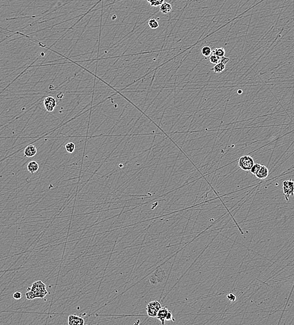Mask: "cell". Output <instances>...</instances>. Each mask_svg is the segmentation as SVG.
<instances>
[{"mask_svg":"<svg viewBox=\"0 0 294 325\" xmlns=\"http://www.w3.org/2000/svg\"><path fill=\"white\" fill-rule=\"evenodd\" d=\"M28 290L32 291L35 294L36 298H43L48 293L46 290L45 284L41 281H38L37 282L34 283L32 286L28 288Z\"/></svg>","mask_w":294,"mask_h":325,"instance_id":"1","label":"cell"},{"mask_svg":"<svg viewBox=\"0 0 294 325\" xmlns=\"http://www.w3.org/2000/svg\"><path fill=\"white\" fill-rule=\"evenodd\" d=\"M254 164L253 158L249 155H244L240 157L238 161V165L244 171H250Z\"/></svg>","mask_w":294,"mask_h":325,"instance_id":"2","label":"cell"},{"mask_svg":"<svg viewBox=\"0 0 294 325\" xmlns=\"http://www.w3.org/2000/svg\"><path fill=\"white\" fill-rule=\"evenodd\" d=\"M161 307L162 306L160 302L157 300L152 301V302L148 303L146 307L147 315L149 317H152V318L156 317L159 310Z\"/></svg>","mask_w":294,"mask_h":325,"instance_id":"3","label":"cell"},{"mask_svg":"<svg viewBox=\"0 0 294 325\" xmlns=\"http://www.w3.org/2000/svg\"><path fill=\"white\" fill-rule=\"evenodd\" d=\"M283 191L285 198L288 201L290 196H293L294 193V182L291 180L283 182Z\"/></svg>","mask_w":294,"mask_h":325,"instance_id":"4","label":"cell"},{"mask_svg":"<svg viewBox=\"0 0 294 325\" xmlns=\"http://www.w3.org/2000/svg\"><path fill=\"white\" fill-rule=\"evenodd\" d=\"M45 109L48 112H52L57 106V101L52 96H48L45 98L43 101Z\"/></svg>","mask_w":294,"mask_h":325,"instance_id":"5","label":"cell"},{"mask_svg":"<svg viewBox=\"0 0 294 325\" xmlns=\"http://www.w3.org/2000/svg\"><path fill=\"white\" fill-rule=\"evenodd\" d=\"M165 277V273L164 270H157L154 275L151 277L150 281L152 284H156L158 283H160L164 280Z\"/></svg>","mask_w":294,"mask_h":325,"instance_id":"6","label":"cell"},{"mask_svg":"<svg viewBox=\"0 0 294 325\" xmlns=\"http://www.w3.org/2000/svg\"><path fill=\"white\" fill-rule=\"evenodd\" d=\"M68 323L69 325H83L85 320L80 316L75 315H71L68 316Z\"/></svg>","mask_w":294,"mask_h":325,"instance_id":"7","label":"cell"},{"mask_svg":"<svg viewBox=\"0 0 294 325\" xmlns=\"http://www.w3.org/2000/svg\"><path fill=\"white\" fill-rule=\"evenodd\" d=\"M168 310L166 307H161L160 310H159L156 318L160 321L161 324H165V321H166V317L167 316Z\"/></svg>","mask_w":294,"mask_h":325,"instance_id":"8","label":"cell"},{"mask_svg":"<svg viewBox=\"0 0 294 325\" xmlns=\"http://www.w3.org/2000/svg\"><path fill=\"white\" fill-rule=\"evenodd\" d=\"M260 180L265 179L268 176V169L264 165H261L259 171L255 175Z\"/></svg>","mask_w":294,"mask_h":325,"instance_id":"9","label":"cell"},{"mask_svg":"<svg viewBox=\"0 0 294 325\" xmlns=\"http://www.w3.org/2000/svg\"><path fill=\"white\" fill-rule=\"evenodd\" d=\"M37 153V148L33 145H30L25 148L24 150V154L25 156L28 158L33 157L36 155V154Z\"/></svg>","mask_w":294,"mask_h":325,"instance_id":"10","label":"cell"},{"mask_svg":"<svg viewBox=\"0 0 294 325\" xmlns=\"http://www.w3.org/2000/svg\"><path fill=\"white\" fill-rule=\"evenodd\" d=\"M27 169L28 171L31 174H33L35 172H37L39 169V165L37 161H30L27 165Z\"/></svg>","mask_w":294,"mask_h":325,"instance_id":"11","label":"cell"},{"mask_svg":"<svg viewBox=\"0 0 294 325\" xmlns=\"http://www.w3.org/2000/svg\"><path fill=\"white\" fill-rule=\"evenodd\" d=\"M172 6L167 2H164L160 5V11L161 12V13L164 14L169 13V12L172 11Z\"/></svg>","mask_w":294,"mask_h":325,"instance_id":"12","label":"cell"},{"mask_svg":"<svg viewBox=\"0 0 294 325\" xmlns=\"http://www.w3.org/2000/svg\"><path fill=\"white\" fill-rule=\"evenodd\" d=\"M225 69V65L223 64V63H217V65H215V66H213V68H212V70L214 71L215 73H221L222 71H224Z\"/></svg>","mask_w":294,"mask_h":325,"instance_id":"13","label":"cell"},{"mask_svg":"<svg viewBox=\"0 0 294 325\" xmlns=\"http://www.w3.org/2000/svg\"><path fill=\"white\" fill-rule=\"evenodd\" d=\"M212 54L216 55L217 56L219 57L220 58L224 57L225 54V49L223 48H215L212 50Z\"/></svg>","mask_w":294,"mask_h":325,"instance_id":"14","label":"cell"},{"mask_svg":"<svg viewBox=\"0 0 294 325\" xmlns=\"http://www.w3.org/2000/svg\"><path fill=\"white\" fill-rule=\"evenodd\" d=\"M201 52L205 57H208L212 54V50L208 46H205L202 48Z\"/></svg>","mask_w":294,"mask_h":325,"instance_id":"15","label":"cell"},{"mask_svg":"<svg viewBox=\"0 0 294 325\" xmlns=\"http://www.w3.org/2000/svg\"><path fill=\"white\" fill-rule=\"evenodd\" d=\"M65 149L66 151L69 153H72L74 152V151L75 150V148H76V146H75V143H68L66 144L65 145Z\"/></svg>","mask_w":294,"mask_h":325,"instance_id":"16","label":"cell"},{"mask_svg":"<svg viewBox=\"0 0 294 325\" xmlns=\"http://www.w3.org/2000/svg\"><path fill=\"white\" fill-rule=\"evenodd\" d=\"M148 25L150 27V28L155 30V29H157V28H158L159 24H158V22L156 19L152 18V19H150L149 21H148Z\"/></svg>","mask_w":294,"mask_h":325,"instance_id":"17","label":"cell"},{"mask_svg":"<svg viewBox=\"0 0 294 325\" xmlns=\"http://www.w3.org/2000/svg\"><path fill=\"white\" fill-rule=\"evenodd\" d=\"M220 58L219 57L217 56L216 55L212 54L210 56H209V61L210 62L212 63L213 65H217V63H218L220 62Z\"/></svg>","mask_w":294,"mask_h":325,"instance_id":"18","label":"cell"},{"mask_svg":"<svg viewBox=\"0 0 294 325\" xmlns=\"http://www.w3.org/2000/svg\"><path fill=\"white\" fill-rule=\"evenodd\" d=\"M260 166H261V165H260L259 163H254L253 165L252 166V167L251 168V169H250V171L252 174H253V175H255L256 173H257V171L259 170Z\"/></svg>","mask_w":294,"mask_h":325,"instance_id":"19","label":"cell"},{"mask_svg":"<svg viewBox=\"0 0 294 325\" xmlns=\"http://www.w3.org/2000/svg\"><path fill=\"white\" fill-rule=\"evenodd\" d=\"M152 6H158L164 2V0H147Z\"/></svg>","mask_w":294,"mask_h":325,"instance_id":"20","label":"cell"},{"mask_svg":"<svg viewBox=\"0 0 294 325\" xmlns=\"http://www.w3.org/2000/svg\"><path fill=\"white\" fill-rule=\"evenodd\" d=\"M26 298H27L28 300H33V299H35V298H36V296H35L34 293H33L32 291H30V290H28V292L26 293Z\"/></svg>","mask_w":294,"mask_h":325,"instance_id":"21","label":"cell"},{"mask_svg":"<svg viewBox=\"0 0 294 325\" xmlns=\"http://www.w3.org/2000/svg\"><path fill=\"white\" fill-rule=\"evenodd\" d=\"M226 297H227V298L230 301H231V302H235L236 300V296L235 294H233L232 293H228V294L226 295Z\"/></svg>","mask_w":294,"mask_h":325,"instance_id":"22","label":"cell"},{"mask_svg":"<svg viewBox=\"0 0 294 325\" xmlns=\"http://www.w3.org/2000/svg\"><path fill=\"white\" fill-rule=\"evenodd\" d=\"M13 298L15 299V300H20L21 298V297H22V294H21V292L17 291V292H15V293H13Z\"/></svg>","mask_w":294,"mask_h":325,"instance_id":"23","label":"cell"},{"mask_svg":"<svg viewBox=\"0 0 294 325\" xmlns=\"http://www.w3.org/2000/svg\"><path fill=\"white\" fill-rule=\"evenodd\" d=\"M229 61H230V58H229L224 56V57H222V58H220V63H223V64H224V65H226V63H228Z\"/></svg>","mask_w":294,"mask_h":325,"instance_id":"24","label":"cell"},{"mask_svg":"<svg viewBox=\"0 0 294 325\" xmlns=\"http://www.w3.org/2000/svg\"><path fill=\"white\" fill-rule=\"evenodd\" d=\"M172 320L174 321L175 319L173 318V315L172 313V312L168 311L167 316L166 317V321H172Z\"/></svg>","mask_w":294,"mask_h":325,"instance_id":"25","label":"cell"},{"mask_svg":"<svg viewBox=\"0 0 294 325\" xmlns=\"http://www.w3.org/2000/svg\"><path fill=\"white\" fill-rule=\"evenodd\" d=\"M242 93V91L241 90H238V93L241 94Z\"/></svg>","mask_w":294,"mask_h":325,"instance_id":"26","label":"cell"}]
</instances>
